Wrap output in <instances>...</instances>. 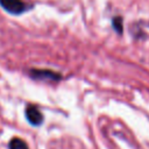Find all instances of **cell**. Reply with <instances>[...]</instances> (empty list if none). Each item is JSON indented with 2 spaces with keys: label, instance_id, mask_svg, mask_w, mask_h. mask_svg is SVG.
<instances>
[{
  "label": "cell",
  "instance_id": "cell-5",
  "mask_svg": "<svg viewBox=\"0 0 149 149\" xmlns=\"http://www.w3.org/2000/svg\"><path fill=\"white\" fill-rule=\"evenodd\" d=\"M113 28L118 33H122V19L120 16H115L113 19Z\"/></svg>",
  "mask_w": 149,
  "mask_h": 149
},
{
  "label": "cell",
  "instance_id": "cell-4",
  "mask_svg": "<svg viewBox=\"0 0 149 149\" xmlns=\"http://www.w3.org/2000/svg\"><path fill=\"white\" fill-rule=\"evenodd\" d=\"M9 149H28V146L21 139L15 137V139L10 140V142H9Z\"/></svg>",
  "mask_w": 149,
  "mask_h": 149
},
{
  "label": "cell",
  "instance_id": "cell-1",
  "mask_svg": "<svg viewBox=\"0 0 149 149\" xmlns=\"http://www.w3.org/2000/svg\"><path fill=\"white\" fill-rule=\"evenodd\" d=\"M0 5L12 14H20L24 10V3L21 0H0Z\"/></svg>",
  "mask_w": 149,
  "mask_h": 149
},
{
  "label": "cell",
  "instance_id": "cell-3",
  "mask_svg": "<svg viewBox=\"0 0 149 149\" xmlns=\"http://www.w3.org/2000/svg\"><path fill=\"white\" fill-rule=\"evenodd\" d=\"M31 77L38 78V79H51V80H58L61 78L58 73H55L49 70H33Z\"/></svg>",
  "mask_w": 149,
  "mask_h": 149
},
{
  "label": "cell",
  "instance_id": "cell-2",
  "mask_svg": "<svg viewBox=\"0 0 149 149\" xmlns=\"http://www.w3.org/2000/svg\"><path fill=\"white\" fill-rule=\"evenodd\" d=\"M26 116H27L28 121L31 125H34V126H38L43 121V116H42L41 112L35 106H28L27 107V109H26Z\"/></svg>",
  "mask_w": 149,
  "mask_h": 149
}]
</instances>
